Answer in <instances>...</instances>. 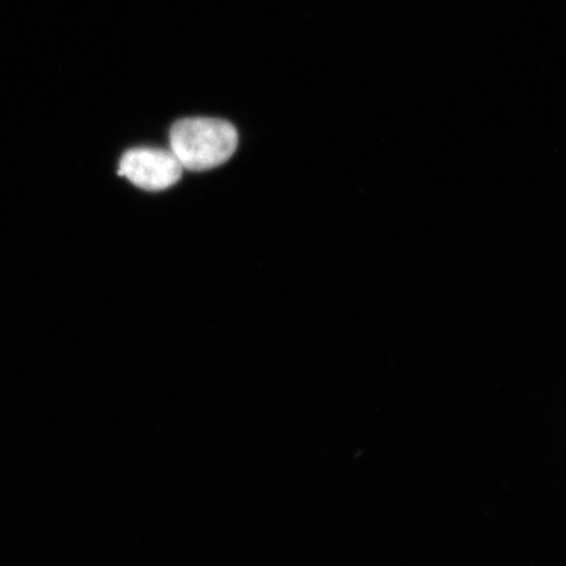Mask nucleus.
<instances>
[{
  "label": "nucleus",
  "mask_w": 566,
  "mask_h": 566,
  "mask_svg": "<svg viewBox=\"0 0 566 566\" xmlns=\"http://www.w3.org/2000/svg\"><path fill=\"white\" fill-rule=\"evenodd\" d=\"M235 126L223 119L195 117L174 124L169 145L184 169L201 172L224 165L238 147Z\"/></svg>",
  "instance_id": "nucleus-1"
},
{
  "label": "nucleus",
  "mask_w": 566,
  "mask_h": 566,
  "mask_svg": "<svg viewBox=\"0 0 566 566\" xmlns=\"http://www.w3.org/2000/svg\"><path fill=\"white\" fill-rule=\"evenodd\" d=\"M184 168L175 154L165 148L136 147L119 161L118 175L140 189L165 190L179 182Z\"/></svg>",
  "instance_id": "nucleus-2"
}]
</instances>
